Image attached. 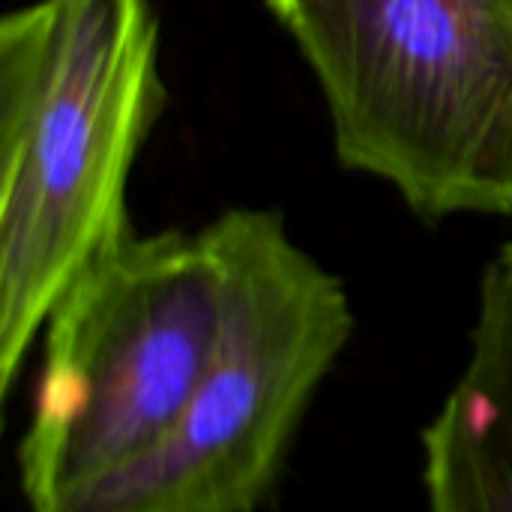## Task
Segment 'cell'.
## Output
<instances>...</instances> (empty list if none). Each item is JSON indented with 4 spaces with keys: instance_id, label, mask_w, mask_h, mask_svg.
<instances>
[{
    "instance_id": "obj_1",
    "label": "cell",
    "mask_w": 512,
    "mask_h": 512,
    "mask_svg": "<svg viewBox=\"0 0 512 512\" xmlns=\"http://www.w3.org/2000/svg\"><path fill=\"white\" fill-rule=\"evenodd\" d=\"M150 0H33L0 21V393L54 309L129 234L162 108Z\"/></svg>"
},
{
    "instance_id": "obj_3",
    "label": "cell",
    "mask_w": 512,
    "mask_h": 512,
    "mask_svg": "<svg viewBox=\"0 0 512 512\" xmlns=\"http://www.w3.org/2000/svg\"><path fill=\"white\" fill-rule=\"evenodd\" d=\"M204 231L222 330L201 384L153 450L42 512H255L273 492L354 312L276 210L234 207Z\"/></svg>"
},
{
    "instance_id": "obj_2",
    "label": "cell",
    "mask_w": 512,
    "mask_h": 512,
    "mask_svg": "<svg viewBox=\"0 0 512 512\" xmlns=\"http://www.w3.org/2000/svg\"><path fill=\"white\" fill-rule=\"evenodd\" d=\"M333 150L420 219L512 216V0H264Z\"/></svg>"
},
{
    "instance_id": "obj_5",
    "label": "cell",
    "mask_w": 512,
    "mask_h": 512,
    "mask_svg": "<svg viewBox=\"0 0 512 512\" xmlns=\"http://www.w3.org/2000/svg\"><path fill=\"white\" fill-rule=\"evenodd\" d=\"M429 512H512V240L486 264L468 357L423 435Z\"/></svg>"
},
{
    "instance_id": "obj_4",
    "label": "cell",
    "mask_w": 512,
    "mask_h": 512,
    "mask_svg": "<svg viewBox=\"0 0 512 512\" xmlns=\"http://www.w3.org/2000/svg\"><path fill=\"white\" fill-rule=\"evenodd\" d=\"M222 330V267L204 228L135 231L54 309L18 447L27 510L132 465L174 426Z\"/></svg>"
}]
</instances>
